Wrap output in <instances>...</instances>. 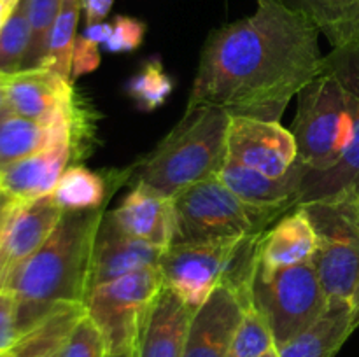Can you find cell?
Listing matches in <instances>:
<instances>
[{"label": "cell", "instance_id": "34", "mask_svg": "<svg viewBox=\"0 0 359 357\" xmlns=\"http://www.w3.org/2000/svg\"><path fill=\"white\" fill-rule=\"evenodd\" d=\"M18 2H20V0H0V31L6 27L7 20H9L11 14H13Z\"/></svg>", "mask_w": 359, "mask_h": 357}, {"label": "cell", "instance_id": "10", "mask_svg": "<svg viewBox=\"0 0 359 357\" xmlns=\"http://www.w3.org/2000/svg\"><path fill=\"white\" fill-rule=\"evenodd\" d=\"M325 59L346 90L353 112V139L344 158L332 170L304 175L297 206L332 196H359V42L332 49Z\"/></svg>", "mask_w": 359, "mask_h": 357}, {"label": "cell", "instance_id": "13", "mask_svg": "<svg viewBox=\"0 0 359 357\" xmlns=\"http://www.w3.org/2000/svg\"><path fill=\"white\" fill-rule=\"evenodd\" d=\"M245 308L231 289H214L193 314L182 357H228Z\"/></svg>", "mask_w": 359, "mask_h": 357}, {"label": "cell", "instance_id": "29", "mask_svg": "<svg viewBox=\"0 0 359 357\" xmlns=\"http://www.w3.org/2000/svg\"><path fill=\"white\" fill-rule=\"evenodd\" d=\"M107 343L98 326L84 314L51 357H107Z\"/></svg>", "mask_w": 359, "mask_h": 357}, {"label": "cell", "instance_id": "11", "mask_svg": "<svg viewBox=\"0 0 359 357\" xmlns=\"http://www.w3.org/2000/svg\"><path fill=\"white\" fill-rule=\"evenodd\" d=\"M226 158L279 178L297 167L298 147L293 132L279 121L230 115Z\"/></svg>", "mask_w": 359, "mask_h": 357}, {"label": "cell", "instance_id": "41", "mask_svg": "<svg viewBox=\"0 0 359 357\" xmlns=\"http://www.w3.org/2000/svg\"><path fill=\"white\" fill-rule=\"evenodd\" d=\"M2 196H4V195H2V192H0V198H2Z\"/></svg>", "mask_w": 359, "mask_h": 357}, {"label": "cell", "instance_id": "12", "mask_svg": "<svg viewBox=\"0 0 359 357\" xmlns=\"http://www.w3.org/2000/svg\"><path fill=\"white\" fill-rule=\"evenodd\" d=\"M62 216L51 195L28 203L11 198L0 233V290L7 289L14 273L48 240Z\"/></svg>", "mask_w": 359, "mask_h": 357}, {"label": "cell", "instance_id": "21", "mask_svg": "<svg viewBox=\"0 0 359 357\" xmlns=\"http://www.w3.org/2000/svg\"><path fill=\"white\" fill-rule=\"evenodd\" d=\"M356 328L353 303H328V310L316 324L277 349V357H335Z\"/></svg>", "mask_w": 359, "mask_h": 357}, {"label": "cell", "instance_id": "25", "mask_svg": "<svg viewBox=\"0 0 359 357\" xmlns=\"http://www.w3.org/2000/svg\"><path fill=\"white\" fill-rule=\"evenodd\" d=\"M126 97L139 111L153 112L167 102L174 91V79L158 56L147 58L140 69L126 80Z\"/></svg>", "mask_w": 359, "mask_h": 357}, {"label": "cell", "instance_id": "33", "mask_svg": "<svg viewBox=\"0 0 359 357\" xmlns=\"http://www.w3.org/2000/svg\"><path fill=\"white\" fill-rule=\"evenodd\" d=\"M114 0H83L84 16H86V24L102 23L111 13Z\"/></svg>", "mask_w": 359, "mask_h": 357}, {"label": "cell", "instance_id": "22", "mask_svg": "<svg viewBox=\"0 0 359 357\" xmlns=\"http://www.w3.org/2000/svg\"><path fill=\"white\" fill-rule=\"evenodd\" d=\"M132 177L128 170H111L107 175L88 170L83 164H69L51 192V198L63 212L104 209L105 202L126 178Z\"/></svg>", "mask_w": 359, "mask_h": 357}, {"label": "cell", "instance_id": "35", "mask_svg": "<svg viewBox=\"0 0 359 357\" xmlns=\"http://www.w3.org/2000/svg\"><path fill=\"white\" fill-rule=\"evenodd\" d=\"M9 206H11V198H7V196L4 195L2 198H0V233H2V227H4V223H6Z\"/></svg>", "mask_w": 359, "mask_h": 357}, {"label": "cell", "instance_id": "1", "mask_svg": "<svg viewBox=\"0 0 359 357\" xmlns=\"http://www.w3.org/2000/svg\"><path fill=\"white\" fill-rule=\"evenodd\" d=\"M255 14L210 31L186 111L279 121L287 104L323 70L314 23L284 0H256Z\"/></svg>", "mask_w": 359, "mask_h": 357}, {"label": "cell", "instance_id": "31", "mask_svg": "<svg viewBox=\"0 0 359 357\" xmlns=\"http://www.w3.org/2000/svg\"><path fill=\"white\" fill-rule=\"evenodd\" d=\"M20 338L16 298L11 290H0V356L9 354Z\"/></svg>", "mask_w": 359, "mask_h": 357}, {"label": "cell", "instance_id": "15", "mask_svg": "<svg viewBox=\"0 0 359 357\" xmlns=\"http://www.w3.org/2000/svg\"><path fill=\"white\" fill-rule=\"evenodd\" d=\"M305 168L300 163L284 177H269L238 161L226 158L216 177L248 205L284 216L298 203Z\"/></svg>", "mask_w": 359, "mask_h": 357}, {"label": "cell", "instance_id": "18", "mask_svg": "<svg viewBox=\"0 0 359 357\" xmlns=\"http://www.w3.org/2000/svg\"><path fill=\"white\" fill-rule=\"evenodd\" d=\"M72 161V146L49 147L0 168V192L16 202H35L49 196Z\"/></svg>", "mask_w": 359, "mask_h": 357}, {"label": "cell", "instance_id": "32", "mask_svg": "<svg viewBox=\"0 0 359 357\" xmlns=\"http://www.w3.org/2000/svg\"><path fill=\"white\" fill-rule=\"evenodd\" d=\"M100 65V44L79 35L72 51V79L90 74Z\"/></svg>", "mask_w": 359, "mask_h": 357}, {"label": "cell", "instance_id": "3", "mask_svg": "<svg viewBox=\"0 0 359 357\" xmlns=\"http://www.w3.org/2000/svg\"><path fill=\"white\" fill-rule=\"evenodd\" d=\"M230 114L217 107L184 112L175 128L132 167L133 184L142 182L167 196L216 177L226 160Z\"/></svg>", "mask_w": 359, "mask_h": 357}, {"label": "cell", "instance_id": "7", "mask_svg": "<svg viewBox=\"0 0 359 357\" xmlns=\"http://www.w3.org/2000/svg\"><path fill=\"white\" fill-rule=\"evenodd\" d=\"M316 231L314 265L328 303L353 301L359 287V196L302 203Z\"/></svg>", "mask_w": 359, "mask_h": 357}, {"label": "cell", "instance_id": "42", "mask_svg": "<svg viewBox=\"0 0 359 357\" xmlns=\"http://www.w3.org/2000/svg\"><path fill=\"white\" fill-rule=\"evenodd\" d=\"M0 357H2V356H0Z\"/></svg>", "mask_w": 359, "mask_h": 357}, {"label": "cell", "instance_id": "23", "mask_svg": "<svg viewBox=\"0 0 359 357\" xmlns=\"http://www.w3.org/2000/svg\"><path fill=\"white\" fill-rule=\"evenodd\" d=\"M332 44V49L359 42V0H291Z\"/></svg>", "mask_w": 359, "mask_h": 357}, {"label": "cell", "instance_id": "4", "mask_svg": "<svg viewBox=\"0 0 359 357\" xmlns=\"http://www.w3.org/2000/svg\"><path fill=\"white\" fill-rule=\"evenodd\" d=\"M263 234L168 245L158 265L163 287L174 290L193 312L219 286L231 289L245 307H251Z\"/></svg>", "mask_w": 359, "mask_h": 357}, {"label": "cell", "instance_id": "8", "mask_svg": "<svg viewBox=\"0 0 359 357\" xmlns=\"http://www.w3.org/2000/svg\"><path fill=\"white\" fill-rule=\"evenodd\" d=\"M252 307L269 322L277 350L323 317L328 298L312 262L276 272H263L258 266Z\"/></svg>", "mask_w": 359, "mask_h": 357}, {"label": "cell", "instance_id": "36", "mask_svg": "<svg viewBox=\"0 0 359 357\" xmlns=\"http://www.w3.org/2000/svg\"><path fill=\"white\" fill-rule=\"evenodd\" d=\"M7 77V76H6ZM6 77H0V114L7 111V90H6Z\"/></svg>", "mask_w": 359, "mask_h": 357}, {"label": "cell", "instance_id": "5", "mask_svg": "<svg viewBox=\"0 0 359 357\" xmlns=\"http://www.w3.org/2000/svg\"><path fill=\"white\" fill-rule=\"evenodd\" d=\"M297 97L293 135L298 163L307 175L332 170L353 139V112L342 83L326 59L321 72Z\"/></svg>", "mask_w": 359, "mask_h": 357}, {"label": "cell", "instance_id": "27", "mask_svg": "<svg viewBox=\"0 0 359 357\" xmlns=\"http://www.w3.org/2000/svg\"><path fill=\"white\" fill-rule=\"evenodd\" d=\"M62 0H27L28 23H30V46L21 70L41 69L48 55L49 34L58 14Z\"/></svg>", "mask_w": 359, "mask_h": 357}, {"label": "cell", "instance_id": "14", "mask_svg": "<svg viewBox=\"0 0 359 357\" xmlns=\"http://www.w3.org/2000/svg\"><path fill=\"white\" fill-rule=\"evenodd\" d=\"M163 251L165 248L154 247L126 234L118 226L111 212H104L95 237L93 255H91L90 290L95 286L111 282L119 276L154 268L160 265Z\"/></svg>", "mask_w": 359, "mask_h": 357}, {"label": "cell", "instance_id": "16", "mask_svg": "<svg viewBox=\"0 0 359 357\" xmlns=\"http://www.w3.org/2000/svg\"><path fill=\"white\" fill-rule=\"evenodd\" d=\"M118 226L130 237L154 247L167 248L174 237V206L170 196L137 182L121 205L111 212Z\"/></svg>", "mask_w": 359, "mask_h": 357}, {"label": "cell", "instance_id": "37", "mask_svg": "<svg viewBox=\"0 0 359 357\" xmlns=\"http://www.w3.org/2000/svg\"><path fill=\"white\" fill-rule=\"evenodd\" d=\"M107 357H137V345L125 350H118V352H109Z\"/></svg>", "mask_w": 359, "mask_h": 357}, {"label": "cell", "instance_id": "20", "mask_svg": "<svg viewBox=\"0 0 359 357\" xmlns=\"http://www.w3.org/2000/svg\"><path fill=\"white\" fill-rule=\"evenodd\" d=\"M72 121L44 125L11 111H4L0 114V168L49 147L62 144L72 146Z\"/></svg>", "mask_w": 359, "mask_h": 357}, {"label": "cell", "instance_id": "9", "mask_svg": "<svg viewBox=\"0 0 359 357\" xmlns=\"http://www.w3.org/2000/svg\"><path fill=\"white\" fill-rule=\"evenodd\" d=\"M163 287L158 266L95 286L88 293L86 314L98 326L109 352L137 345L151 304Z\"/></svg>", "mask_w": 359, "mask_h": 357}, {"label": "cell", "instance_id": "38", "mask_svg": "<svg viewBox=\"0 0 359 357\" xmlns=\"http://www.w3.org/2000/svg\"><path fill=\"white\" fill-rule=\"evenodd\" d=\"M353 310H354V315H356V322L359 326V287L356 289V293H354V298H353Z\"/></svg>", "mask_w": 359, "mask_h": 357}, {"label": "cell", "instance_id": "28", "mask_svg": "<svg viewBox=\"0 0 359 357\" xmlns=\"http://www.w3.org/2000/svg\"><path fill=\"white\" fill-rule=\"evenodd\" d=\"M273 349H276V342H273L269 322L251 304L245 308L228 357H265Z\"/></svg>", "mask_w": 359, "mask_h": 357}, {"label": "cell", "instance_id": "26", "mask_svg": "<svg viewBox=\"0 0 359 357\" xmlns=\"http://www.w3.org/2000/svg\"><path fill=\"white\" fill-rule=\"evenodd\" d=\"M30 46V23H28L27 0H20L6 27L0 31V74L13 76L23 66Z\"/></svg>", "mask_w": 359, "mask_h": 357}, {"label": "cell", "instance_id": "30", "mask_svg": "<svg viewBox=\"0 0 359 357\" xmlns=\"http://www.w3.org/2000/svg\"><path fill=\"white\" fill-rule=\"evenodd\" d=\"M111 24L112 31L111 37L104 44L105 51L119 55V52H132L142 46L147 30L144 21L132 16H121V14H118Z\"/></svg>", "mask_w": 359, "mask_h": 357}, {"label": "cell", "instance_id": "39", "mask_svg": "<svg viewBox=\"0 0 359 357\" xmlns=\"http://www.w3.org/2000/svg\"><path fill=\"white\" fill-rule=\"evenodd\" d=\"M265 357H277V350L276 349H273L272 350V352H269V354H266V356Z\"/></svg>", "mask_w": 359, "mask_h": 357}, {"label": "cell", "instance_id": "40", "mask_svg": "<svg viewBox=\"0 0 359 357\" xmlns=\"http://www.w3.org/2000/svg\"><path fill=\"white\" fill-rule=\"evenodd\" d=\"M2 357H18V356H14L13 352H9V354H6V356H2Z\"/></svg>", "mask_w": 359, "mask_h": 357}, {"label": "cell", "instance_id": "24", "mask_svg": "<svg viewBox=\"0 0 359 357\" xmlns=\"http://www.w3.org/2000/svg\"><path fill=\"white\" fill-rule=\"evenodd\" d=\"M83 0H62L53 23L48 42L44 66L55 70L65 79L72 80V51L76 44V28L79 21Z\"/></svg>", "mask_w": 359, "mask_h": 357}, {"label": "cell", "instance_id": "6", "mask_svg": "<svg viewBox=\"0 0 359 357\" xmlns=\"http://www.w3.org/2000/svg\"><path fill=\"white\" fill-rule=\"evenodd\" d=\"M172 244L233 240L265 233L280 217L244 203L217 177L186 186L172 196Z\"/></svg>", "mask_w": 359, "mask_h": 357}, {"label": "cell", "instance_id": "2", "mask_svg": "<svg viewBox=\"0 0 359 357\" xmlns=\"http://www.w3.org/2000/svg\"><path fill=\"white\" fill-rule=\"evenodd\" d=\"M104 209L63 212L48 240L13 275L7 289L18 303V329H30L63 304H84L91 255Z\"/></svg>", "mask_w": 359, "mask_h": 357}, {"label": "cell", "instance_id": "17", "mask_svg": "<svg viewBox=\"0 0 359 357\" xmlns=\"http://www.w3.org/2000/svg\"><path fill=\"white\" fill-rule=\"evenodd\" d=\"M195 312L168 287L151 304L137 338V357H182Z\"/></svg>", "mask_w": 359, "mask_h": 357}, {"label": "cell", "instance_id": "19", "mask_svg": "<svg viewBox=\"0 0 359 357\" xmlns=\"http://www.w3.org/2000/svg\"><path fill=\"white\" fill-rule=\"evenodd\" d=\"M316 231L302 206L280 216L259 241L258 266L263 272H276L287 266L312 262L316 254Z\"/></svg>", "mask_w": 359, "mask_h": 357}]
</instances>
